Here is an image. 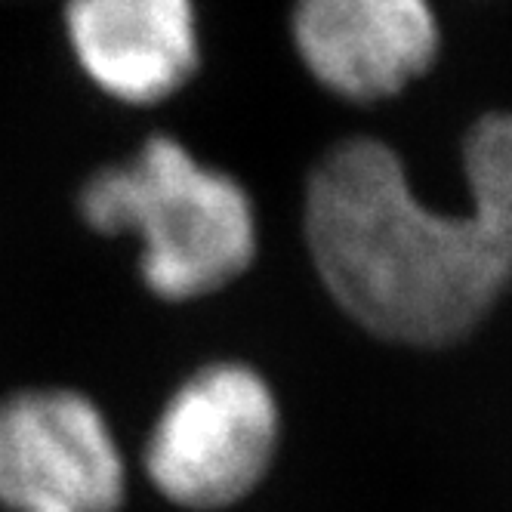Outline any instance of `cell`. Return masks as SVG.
Listing matches in <instances>:
<instances>
[{
  "instance_id": "cell-1",
  "label": "cell",
  "mask_w": 512,
  "mask_h": 512,
  "mask_svg": "<svg viewBox=\"0 0 512 512\" xmlns=\"http://www.w3.org/2000/svg\"><path fill=\"white\" fill-rule=\"evenodd\" d=\"M469 210L411 192L377 139L327 152L306 189V241L340 309L405 346L463 340L512 284V115H488L463 145Z\"/></svg>"
},
{
  "instance_id": "cell-2",
  "label": "cell",
  "mask_w": 512,
  "mask_h": 512,
  "mask_svg": "<svg viewBox=\"0 0 512 512\" xmlns=\"http://www.w3.org/2000/svg\"><path fill=\"white\" fill-rule=\"evenodd\" d=\"M78 210L93 232L139 241V275L170 303L216 294L256 256L244 186L170 136H152L130 161L96 170Z\"/></svg>"
},
{
  "instance_id": "cell-3",
  "label": "cell",
  "mask_w": 512,
  "mask_h": 512,
  "mask_svg": "<svg viewBox=\"0 0 512 512\" xmlns=\"http://www.w3.org/2000/svg\"><path fill=\"white\" fill-rule=\"evenodd\" d=\"M278 429V401L263 374L216 361L167 398L145 442V472L170 503L223 509L263 482Z\"/></svg>"
},
{
  "instance_id": "cell-4",
  "label": "cell",
  "mask_w": 512,
  "mask_h": 512,
  "mask_svg": "<svg viewBox=\"0 0 512 512\" xmlns=\"http://www.w3.org/2000/svg\"><path fill=\"white\" fill-rule=\"evenodd\" d=\"M121 445L93 398L31 386L0 398V506L7 512H118Z\"/></svg>"
},
{
  "instance_id": "cell-5",
  "label": "cell",
  "mask_w": 512,
  "mask_h": 512,
  "mask_svg": "<svg viewBox=\"0 0 512 512\" xmlns=\"http://www.w3.org/2000/svg\"><path fill=\"white\" fill-rule=\"evenodd\" d=\"M294 44L321 87L377 102L432 65L438 19L429 0H297Z\"/></svg>"
},
{
  "instance_id": "cell-6",
  "label": "cell",
  "mask_w": 512,
  "mask_h": 512,
  "mask_svg": "<svg viewBox=\"0 0 512 512\" xmlns=\"http://www.w3.org/2000/svg\"><path fill=\"white\" fill-rule=\"evenodd\" d=\"M65 38L84 75L127 105L164 102L198 68L195 0H65Z\"/></svg>"
}]
</instances>
